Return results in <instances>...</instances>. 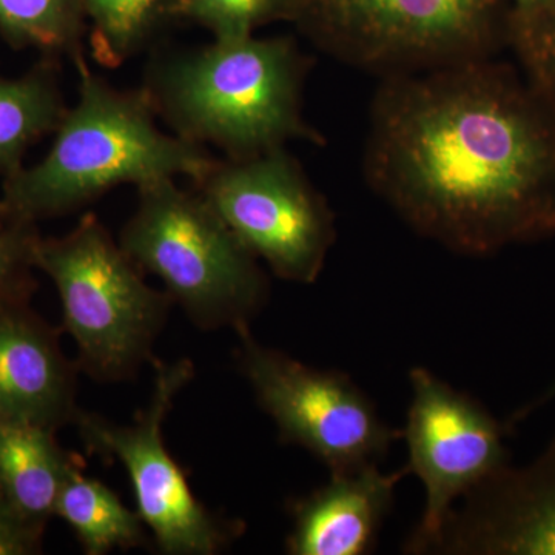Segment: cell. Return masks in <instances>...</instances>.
<instances>
[{
    "label": "cell",
    "mask_w": 555,
    "mask_h": 555,
    "mask_svg": "<svg viewBox=\"0 0 555 555\" xmlns=\"http://www.w3.org/2000/svg\"><path fill=\"white\" fill-rule=\"evenodd\" d=\"M369 189L423 238L465 257L555 236V108L495 57L379 79Z\"/></svg>",
    "instance_id": "1"
},
{
    "label": "cell",
    "mask_w": 555,
    "mask_h": 555,
    "mask_svg": "<svg viewBox=\"0 0 555 555\" xmlns=\"http://www.w3.org/2000/svg\"><path fill=\"white\" fill-rule=\"evenodd\" d=\"M150 51L141 89L178 138L232 159L291 142H326L305 113L312 62L288 36L250 35Z\"/></svg>",
    "instance_id": "2"
},
{
    "label": "cell",
    "mask_w": 555,
    "mask_h": 555,
    "mask_svg": "<svg viewBox=\"0 0 555 555\" xmlns=\"http://www.w3.org/2000/svg\"><path fill=\"white\" fill-rule=\"evenodd\" d=\"M78 69V101L68 107L49 153L22 166L3 181L2 201L22 224L64 217L120 185L164 178L196 181L215 156L160 129L142 89L122 90L96 75L86 53L73 60Z\"/></svg>",
    "instance_id": "3"
},
{
    "label": "cell",
    "mask_w": 555,
    "mask_h": 555,
    "mask_svg": "<svg viewBox=\"0 0 555 555\" xmlns=\"http://www.w3.org/2000/svg\"><path fill=\"white\" fill-rule=\"evenodd\" d=\"M137 192V208L118 236L131 261L159 278L196 327L250 326L269 299L258 259L196 190L164 178Z\"/></svg>",
    "instance_id": "4"
},
{
    "label": "cell",
    "mask_w": 555,
    "mask_h": 555,
    "mask_svg": "<svg viewBox=\"0 0 555 555\" xmlns=\"http://www.w3.org/2000/svg\"><path fill=\"white\" fill-rule=\"evenodd\" d=\"M35 268L56 287L62 331L75 339L80 372L94 382L120 383L153 360L173 302L147 284L96 215H83L56 238L39 235Z\"/></svg>",
    "instance_id": "5"
},
{
    "label": "cell",
    "mask_w": 555,
    "mask_h": 555,
    "mask_svg": "<svg viewBox=\"0 0 555 555\" xmlns=\"http://www.w3.org/2000/svg\"><path fill=\"white\" fill-rule=\"evenodd\" d=\"M509 0H294L292 21L343 64L379 79L506 49Z\"/></svg>",
    "instance_id": "6"
},
{
    "label": "cell",
    "mask_w": 555,
    "mask_h": 555,
    "mask_svg": "<svg viewBox=\"0 0 555 555\" xmlns=\"http://www.w3.org/2000/svg\"><path fill=\"white\" fill-rule=\"evenodd\" d=\"M149 404L127 425L79 408L73 425L89 451L118 462L129 477L137 511L160 554L215 555L243 532V524L219 516L195 495L170 454L164 423L181 390L195 378L192 361L155 360Z\"/></svg>",
    "instance_id": "7"
},
{
    "label": "cell",
    "mask_w": 555,
    "mask_h": 555,
    "mask_svg": "<svg viewBox=\"0 0 555 555\" xmlns=\"http://www.w3.org/2000/svg\"><path fill=\"white\" fill-rule=\"evenodd\" d=\"M193 188L273 275L317 283L337 240L335 215L287 147L217 158Z\"/></svg>",
    "instance_id": "8"
},
{
    "label": "cell",
    "mask_w": 555,
    "mask_h": 555,
    "mask_svg": "<svg viewBox=\"0 0 555 555\" xmlns=\"http://www.w3.org/2000/svg\"><path fill=\"white\" fill-rule=\"evenodd\" d=\"M233 332L241 375L276 426L281 443L305 449L338 474L378 463L401 440V429L382 418L349 375L309 366L262 345L250 326Z\"/></svg>",
    "instance_id": "9"
},
{
    "label": "cell",
    "mask_w": 555,
    "mask_h": 555,
    "mask_svg": "<svg viewBox=\"0 0 555 555\" xmlns=\"http://www.w3.org/2000/svg\"><path fill=\"white\" fill-rule=\"evenodd\" d=\"M412 400L401 438L408 476L425 486L422 520L404 553L427 554L452 507L474 488L509 465L506 427L491 412L434 372H409Z\"/></svg>",
    "instance_id": "10"
},
{
    "label": "cell",
    "mask_w": 555,
    "mask_h": 555,
    "mask_svg": "<svg viewBox=\"0 0 555 555\" xmlns=\"http://www.w3.org/2000/svg\"><path fill=\"white\" fill-rule=\"evenodd\" d=\"M427 554L555 555V436L463 496Z\"/></svg>",
    "instance_id": "11"
},
{
    "label": "cell",
    "mask_w": 555,
    "mask_h": 555,
    "mask_svg": "<svg viewBox=\"0 0 555 555\" xmlns=\"http://www.w3.org/2000/svg\"><path fill=\"white\" fill-rule=\"evenodd\" d=\"M31 299L0 301V425H73L79 366Z\"/></svg>",
    "instance_id": "12"
},
{
    "label": "cell",
    "mask_w": 555,
    "mask_h": 555,
    "mask_svg": "<svg viewBox=\"0 0 555 555\" xmlns=\"http://www.w3.org/2000/svg\"><path fill=\"white\" fill-rule=\"evenodd\" d=\"M406 476L404 467L383 473L378 463L331 474L326 485L292 503L286 553L371 554Z\"/></svg>",
    "instance_id": "13"
},
{
    "label": "cell",
    "mask_w": 555,
    "mask_h": 555,
    "mask_svg": "<svg viewBox=\"0 0 555 555\" xmlns=\"http://www.w3.org/2000/svg\"><path fill=\"white\" fill-rule=\"evenodd\" d=\"M57 430L0 425V494L27 524L46 531L76 454L61 447Z\"/></svg>",
    "instance_id": "14"
},
{
    "label": "cell",
    "mask_w": 555,
    "mask_h": 555,
    "mask_svg": "<svg viewBox=\"0 0 555 555\" xmlns=\"http://www.w3.org/2000/svg\"><path fill=\"white\" fill-rule=\"evenodd\" d=\"M54 517L68 525L87 555L133 550L149 542L147 526L138 511H131L107 485L89 476L79 455L62 485Z\"/></svg>",
    "instance_id": "15"
},
{
    "label": "cell",
    "mask_w": 555,
    "mask_h": 555,
    "mask_svg": "<svg viewBox=\"0 0 555 555\" xmlns=\"http://www.w3.org/2000/svg\"><path fill=\"white\" fill-rule=\"evenodd\" d=\"M56 60H49L17 79L0 78V173L24 166L27 150L54 133L67 112Z\"/></svg>",
    "instance_id": "16"
},
{
    "label": "cell",
    "mask_w": 555,
    "mask_h": 555,
    "mask_svg": "<svg viewBox=\"0 0 555 555\" xmlns=\"http://www.w3.org/2000/svg\"><path fill=\"white\" fill-rule=\"evenodd\" d=\"M90 22L91 56L119 68L147 53L179 16V0H80Z\"/></svg>",
    "instance_id": "17"
},
{
    "label": "cell",
    "mask_w": 555,
    "mask_h": 555,
    "mask_svg": "<svg viewBox=\"0 0 555 555\" xmlns=\"http://www.w3.org/2000/svg\"><path fill=\"white\" fill-rule=\"evenodd\" d=\"M0 33L16 49L73 61L86 53L87 16L80 0H0Z\"/></svg>",
    "instance_id": "18"
},
{
    "label": "cell",
    "mask_w": 555,
    "mask_h": 555,
    "mask_svg": "<svg viewBox=\"0 0 555 555\" xmlns=\"http://www.w3.org/2000/svg\"><path fill=\"white\" fill-rule=\"evenodd\" d=\"M294 0H179V16L214 39L243 38L278 21H292Z\"/></svg>",
    "instance_id": "19"
},
{
    "label": "cell",
    "mask_w": 555,
    "mask_h": 555,
    "mask_svg": "<svg viewBox=\"0 0 555 555\" xmlns=\"http://www.w3.org/2000/svg\"><path fill=\"white\" fill-rule=\"evenodd\" d=\"M506 49L528 82L555 108V0L529 17H507Z\"/></svg>",
    "instance_id": "20"
},
{
    "label": "cell",
    "mask_w": 555,
    "mask_h": 555,
    "mask_svg": "<svg viewBox=\"0 0 555 555\" xmlns=\"http://www.w3.org/2000/svg\"><path fill=\"white\" fill-rule=\"evenodd\" d=\"M38 228L11 222L0 229V301L31 299L36 284L35 243Z\"/></svg>",
    "instance_id": "21"
},
{
    "label": "cell",
    "mask_w": 555,
    "mask_h": 555,
    "mask_svg": "<svg viewBox=\"0 0 555 555\" xmlns=\"http://www.w3.org/2000/svg\"><path fill=\"white\" fill-rule=\"evenodd\" d=\"M46 531L24 520L0 494V555L42 553Z\"/></svg>",
    "instance_id": "22"
},
{
    "label": "cell",
    "mask_w": 555,
    "mask_h": 555,
    "mask_svg": "<svg viewBox=\"0 0 555 555\" xmlns=\"http://www.w3.org/2000/svg\"><path fill=\"white\" fill-rule=\"evenodd\" d=\"M553 0H509V16L529 17L550 9Z\"/></svg>",
    "instance_id": "23"
},
{
    "label": "cell",
    "mask_w": 555,
    "mask_h": 555,
    "mask_svg": "<svg viewBox=\"0 0 555 555\" xmlns=\"http://www.w3.org/2000/svg\"><path fill=\"white\" fill-rule=\"evenodd\" d=\"M14 222L13 219L10 218L9 211H7L5 206H3L2 201H0V229L5 228V225Z\"/></svg>",
    "instance_id": "24"
}]
</instances>
